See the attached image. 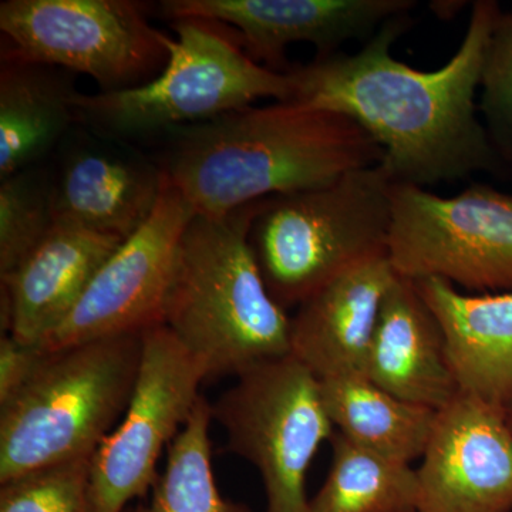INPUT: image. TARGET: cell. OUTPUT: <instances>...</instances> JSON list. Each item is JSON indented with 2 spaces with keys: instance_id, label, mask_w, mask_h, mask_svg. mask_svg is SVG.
Here are the masks:
<instances>
[{
  "instance_id": "obj_1",
  "label": "cell",
  "mask_w": 512,
  "mask_h": 512,
  "mask_svg": "<svg viewBox=\"0 0 512 512\" xmlns=\"http://www.w3.org/2000/svg\"><path fill=\"white\" fill-rule=\"evenodd\" d=\"M501 10L495 0L471 6L467 32L441 69L400 62L392 47L410 29L409 15L387 20L353 55L315 57L292 67V103L356 121L382 147L380 163L394 184L426 185L500 173L476 97L485 50Z\"/></svg>"
},
{
  "instance_id": "obj_2",
  "label": "cell",
  "mask_w": 512,
  "mask_h": 512,
  "mask_svg": "<svg viewBox=\"0 0 512 512\" xmlns=\"http://www.w3.org/2000/svg\"><path fill=\"white\" fill-rule=\"evenodd\" d=\"M382 161V147L349 117L276 101L185 128L161 168L195 214L220 217Z\"/></svg>"
},
{
  "instance_id": "obj_3",
  "label": "cell",
  "mask_w": 512,
  "mask_h": 512,
  "mask_svg": "<svg viewBox=\"0 0 512 512\" xmlns=\"http://www.w3.org/2000/svg\"><path fill=\"white\" fill-rule=\"evenodd\" d=\"M262 201L220 217L195 214L181 238L163 323L207 380L291 355V318L266 288L249 244Z\"/></svg>"
},
{
  "instance_id": "obj_4",
  "label": "cell",
  "mask_w": 512,
  "mask_h": 512,
  "mask_svg": "<svg viewBox=\"0 0 512 512\" xmlns=\"http://www.w3.org/2000/svg\"><path fill=\"white\" fill-rule=\"evenodd\" d=\"M143 333L47 350L29 383L0 406V484L93 457L126 413Z\"/></svg>"
},
{
  "instance_id": "obj_5",
  "label": "cell",
  "mask_w": 512,
  "mask_h": 512,
  "mask_svg": "<svg viewBox=\"0 0 512 512\" xmlns=\"http://www.w3.org/2000/svg\"><path fill=\"white\" fill-rule=\"evenodd\" d=\"M393 184L379 164L262 201L249 244L279 306L298 308L352 266L387 255Z\"/></svg>"
},
{
  "instance_id": "obj_6",
  "label": "cell",
  "mask_w": 512,
  "mask_h": 512,
  "mask_svg": "<svg viewBox=\"0 0 512 512\" xmlns=\"http://www.w3.org/2000/svg\"><path fill=\"white\" fill-rule=\"evenodd\" d=\"M168 60L150 82L123 92L77 94V121L107 137L205 123L272 97L289 101L291 73L256 63L234 29L214 20H173Z\"/></svg>"
},
{
  "instance_id": "obj_7",
  "label": "cell",
  "mask_w": 512,
  "mask_h": 512,
  "mask_svg": "<svg viewBox=\"0 0 512 512\" xmlns=\"http://www.w3.org/2000/svg\"><path fill=\"white\" fill-rule=\"evenodd\" d=\"M211 404L229 453L262 477L266 512H311L306 476L320 444L336 433L318 377L289 355L259 363Z\"/></svg>"
},
{
  "instance_id": "obj_8",
  "label": "cell",
  "mask_w": 512,
  "mask_h": 512,
  "mask_svg": "<svg viewBox=\"0 0 512 512\" xmlns=\"http://www.w3.org/2000/svg\"><path fill=\"white\" fill-rule=\"evenodd\" d=\"M136 0H5L2 53L83 73L100 93L123 92L158 76L168 60L165 36Z\"/></svg>"
},
{
  "instance_id": "obj_9",
  "label": "cell",
  "mask_w": 512,
  "mask_h": 512,
  "mask_svg": "<svg viewBox=\"0 0 512 512\" xmlns=\"http://www.w3.org/2000/svg\"><path fill=\"white\" fill-rule=\"evenodd\" d=\"M392 197L387 256L397 275L512 292V195L480 183L454 197L393 184Z\"/></svg>"
},
{
  "instance_id": "obj_10",
  "label": "cell",
  "mask_w": 512,
  "mask_h": 512,
  "mask_svg": "<svg viewBox=\"0 0 512 512\" xmlns=\"http://www.w3.org/2000/svg\"><path fill=\"white\" fill-rule=\"evenodd\" d=\"M207 380L204 367L164 323L143 332L133 396L119 427L92 457V512H123L157 483L165 444L187 423Z\"/></svg>"
},
{
  "instance_id": "obj_11",
  "label": "cell",
  "mask_w": 512,
  "mask_h": 512,
  "mask_svg": "<svg viewBox=\"0 0 512 512\" xmlns=\"http://www.w3.org/2000/svg\"><path fill=\"white\" fill-rule=\"evenodd\" d=\"M195 212L163 170L153 214L101 265L72 313L42 348L59 350L163 323L175 259Z\"/></svg>"
},
{
  "instance_id": "obj_12",
  "label": "cell",
  "mask_w": 512,
  "mask_h": 512,
  "mask_svg": "<svg viewBox=\"0 0 512 512\" xmlns=\"http://www.w3.org/2000/svg\"><path fill=\"white\" fill-rule=\"evenodd\" d=\"M414 0H167L168 19L214 20L237 32L256 63L289 73L288 46L309 43L318 57L335 55L353 39L372 37L384 23L409 15Z\"/></svg>"
},
{
  "instance_id": "obj_13",
  "label": "cell",
  "mask_w": 512,
  "mask_h": 512,
  "mask_svg": "<svg viewBox=\"0 0 512 512\" xmlns=\"http://www.w3.org/2000/svg\"><path fill=\"white\" fill-rule=\"evenodd\" d=\"M417 468V512H512V430L505 407L460 392L439 410Z\"/></svg>"
},
{
  "instance_id": "obj_14",
  "label": "cell",
  "mask_w": 512,
  "mask_h": 512,
  "mask_svg": "<svg viewBox=\"0 0 512 512\" xmlns=\"http://www.w3.org/2000/svg\"><path fill=\"white\" fill-rule=\"evenodd\" d=\"M121 242L56 221L22 264L8 278L0 279L3 335L6 332L23 345H45Z\"/></svg>"
},
{
  "instance_id": "obj_15",
  "label": "cell",
  "mask_w": 512,
  "mask_h": 512,
  "mask_svg": "<svg viewBox=\"0 0 512 512\" xmlns=\"http://www.w3.org/2000/svg\"><path fill=\"white\" fill-rule=\"evenodd\" d=\"M163 168L109 140L77 138L52 174L56 221L127 239L156 208Z\"/></svg>"
},
{
  "instance_id": "obj_16",
  "label": "cell",
  "mask_w": 512,
  "mask_h": 512,
  "mask_svg": "<svg viewBox=\"0 0 512 512\" xmlns=\"http://www.w3.org/2000/svg\"><path fill=\"white\" fill-rule=\"evenodd\" d=\"M396 278L389 256L379 255L322 286L291 318V356L319 380L363 375L384 296Z\"/></svg>"
},
{
  "instance_id": "obj_17",
  "label": "cell",
  "mask_w": 512,
  "mask_h": 512,
  "mask_svg": "<svg viewBox=\"0 0 512 512\" xmlns=\"http://www.w3.org/2000/svg\"><path fill=\"white\" fill-rule=\"evenodd\" d=\"M363 375L393 396L436 412L460 393L443 328L412 279L397 275L384 296Z\"/></svg>"
},
{
  "instance_id": "obj_18",
  "label": "cell",
  "mask_w": 512,
  "mask_h": 512,
  "mask_svg": "<svg viewBox=\"0 0 512 512\" xmlns=\"http://www.w3.org/2000/svg\"><path fill=\"white\" fill-rule=\"evenodd\" d=\"M414 284L443 328L460 392L507 407L512 399V292L471 295L439 278Z\"/></svg>"
},
{
  "instance_id": "obj_19",
  "label": "cell",
  "mask_w": 512,
  "mask_h": 512,
  "mask_svg": "<svg viewBox=\"0 0 512 512\" xmlns=\"http://www.w3.org/2000/svg\"><path fill=\"white\" fill-rule=\"evenodd\" d=\"M70 72L2 53L0 181L36 167L77 121Z\"/></svg>"
},
{
  "instance_id": "obj_20",
  "label": "cell",
  "mask_w": 512,
  "mask_h": 512,
  "mask_svg": "<svg viewBox=\"0 0 512 512\" xmlns=\"http://www.w3.org/2000/svg\"><path fill=\"white\" fill-rule=\"evenodd\" d=\"M319 387L336 433L396 463L410 466L423 457L436 410L399 399L365 375L328 377Z\"/></svg>"
},
{
  "instance_id": "obj_21",
  "label": "cell",
  "mask_w": 512,
  "mask_h": 512,
  "mask_svg": "<svg viewBox=\"0 0 512 512\" xmlns=\"http://www.w3.org/2000/svg\"><path fill=\"white\" fill-rule=\"evenodd\" d=\"M328 478L311 500V512H417V470L333 434Z\"/></svg>"
},
{
  "instance_id": "obj_22",
  "label": "cell",
  "mask_w": 512,
  "mask_h": 512,
  "mask_svg": "<svg viewBox=\"0 0 512 512\" xmlns=\"http://www.w3.org/2000/svg\"><path fill=\"white\" fill-rule=\"evenodd\" d=\"M211 404L200 397L190 419L168 447L167 467L150 503L128 512H251L222 497L212 471Z\"/></svg>"
},
{
  "instance_id": "obj_23",
  "label": "cell",
  "mask_w": 512,
  "mask_h": 512,
  "mask_svg": "<svg viewBox=\"0 0 512 512\" xmlns=\"http://www.w3.org/2000/svg\"><path fill=\"white\" fill-rule=\"evenodd\" d=\"M55 224L52 173L36 165L0 181V279L18 268Z\"/></svg>"
},
{
  "instance_id": "obj_24",
  "label": "cell",
  "mask_w": 512,
  "mask_h": 512,
  "mask_svg": "<svg viewBox=\"0 0 512 512\" xmlns=\"http://www.w3.org/2000/svg\"><path fill=\"white\" fill-rule=\"evenodd\" d=\"M92 457L39 468L0 484V512H92Z\"/></svg>"
},
{
  "instance_id": "obj_25",
  "label": "cell",
  "mask_w": 512,
  "mask_h": 512,
  "mask_svg": "<svg viewBox=\"0 0 512 512\" xmlns=\"http://www.w3.org/2000/svg\"><path fill=\"white\" fill-rule=\"evenodd\" d=\"M478 92V113L488 138L498 157L512 167V10L495 20Z\"/></svg>"
},
{
  "instance_id": "obj_26",
  "label": "cell",
  "mask_w": 512,
  "mask_h": 512,
  "mask_svg": "<svg viewBox=\"0 0 512 512\" xmlns=\"http://www.w3.org/2000/svg\"><path fill=\"white\" fill-rule=\"evenodd\" d=\"M47 350L23 345L10 335L0 339V406L12 400L42 365Z\"/></svg>"
},
{
  "instance_id": "obj_27",
  "label": "cell",
  "mask_w": 512,
  "mask_h": 512,
  "mask_svg": "<svg viewBox=\"0 0 512 512\" xmlns=\"http://www.w3.org/2000/svg\"><path fill=\"white\" fill-rule=\"evenodd\" d=\"M505 413H507L508 424H510L512 430V399L511 402L507 404V407H505Z\"/></svg>"
}]
</instances>
